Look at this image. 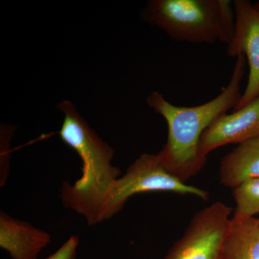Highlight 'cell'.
Here are the masks:
<instances>
[{"label": "cell", "instance_id": "obj_13", "mask_svg": "<svg viewBox=\"0 0 259 259\" xmlns=\"http://www.w3.org/2000/svg\"><path fill=\"white\" fill-rule=\"evenodd\" d=\"M254 5H255V8H256V9L258 10L259 11V2L258 3H257V4H255Z\"/></svg>", "mask_w": 259, "mask_h": 259}, {"label": "cell", "instance_id": "obj_8", "mask_svg": "<svg viewBox=\"0 0 259 259\" xmlns=\"http://www.w3.org/2000/svg\"><path fill=\"white\" fill-rule=\"evenodd\" d=\"M51 242L47 232L0 212V247L12 259H37Z\"/></svg>", "mask_w": 259, "mask_h": 259}, {"label": "cell", "instance_id": "obj_2", "mask_svg": "<svg viewBox=\"0 0 259 259\" xmlns=\"http://www.w3.org/2000/svg\"><path fill=\"white\" fill-rule=\"evenodd\" d=\"M64 113L61 139L82 162L81 176L74 184L65 182L59 194L63 205L86 219L89 226L100 223V215L112 187L121 175L112 165L113 149L90 127L69 101L61 102Z\"/></svg>", "mask_w": 259, "mask_h": 259}, {"label": "cell", "instance_id": "obj_10", "mask_svg": "<svg viewBox=\"0 0 259 259\" xmlns=\"http://www.w3.org/2000/svg\"><path fill=\"white\" fill-rule=\"evenodd\" d=\"M223 259H259V217L231 218Z\"/></svg>", "mask_w": 259, "mask_h": 259}, {"label": "cell", "instance_id": "obj_1", "mask_svg": "<svg viewBox=\"0 0 259 259\" xmlns=\"http://www.w3.org/2000/svg\"><path fill=\"white\" fill-rule=\"evenodd\" d=\"M245 62L243 54L237 56L228 84L215 98L203 105L176 106L158 92L148 97V106L161 115L168 125V139L158 156L167 169L182 182L187 183L205 165L207 158L201 156L199 150V141L205 130L220 115L234 109L241 100Z\"/></svg>", "mask_w": 259, "mask_h": 259}, {"label": "cell", "instance_id": "obj_5", "mask_svg": "<svg viewBox=\"0 0 259 259\" xmlns=\"http://www.w3.org/2000/svg\"><path fill=\"white\" fill-rule=\"evenodd\" d=\"M232 209L216 202L196 213L163 259H223Z\"/></svg>", "mask_w": 259, "mask_h": 259}, {"label": "cell", "instance_id": "obj_11", "mask_svg": "<svg viewBox=\"0 0 259 259\" xmlns=\"http://www.w3.org/2000/svg\"><path fill=\"white\" fill-rule=\"evenodd\" d=\"M236 202L234 216L255 217L259 214V178L243 182L233 190Z\"/></svg>", "mask_w": 259, "mask_h": 259}, {"label": "cell", "instance_id": "obj_9", "mask_svg": "<svg viewBox=\"0 0 259 259\" xmlns=\"http://www.w3.org/2000/svg\"><path fill=\"white\" fill-rule=\"evenodd\" d=\"M255 178H259V136L238 144L223 158L220 167L221 184L233 190Z\"/></svg>", "mask_w": 259, "mask_h": 259}, {"label": "cell", "instance_id": "obj_3", "mask_svg": "<svg viewBox=\"0 0 259 259\" xmlns=\"http://www.w3.org/2000/svg\"><path fill=\"white\" fill-rule=\"evenodd\" d=\"M143 16L178 41L228 45L233 38L220 0H152Z\"/></svg>", "mask_w": 259, "mask_h": 259}, {"label": "cell", "instance_id": "obj_12", "mask_svg": "<svg viewBox=\"0 0 259 259\" xmlns=\"http://www.w3.org/2000/svg\"><path fill=\"white\" fill-rule=\"evenodd\" d=\"M79 241V236L72 235L59 249L46 259H76Z\"/></svg>", "mask_w": 259, "mask_h": 259}, {"label": "cell", "instance_id": "obj_6", "mask_svg": "<svg viewBox=\"0 0 259 259\" xmlns=\"http://www.w3.org/2000/svg\"><path fill=\"white\" fill-rule=\"evenodd\" d=\"M236 24L234 34L227 47V55L245 56L249 67L248 83L234 110L259 97V11L247 0L233 2Z\"/></svg>", "mask_w": 259, "mask_h": 259}, {"label": "cell", "instance_id": "obj_7", "mask_svg": "<svg viewBox=\"0 0 259 259\" xmlns=\"http://www.w3.org/2000/svg\"><path fill=\"white\" fill-rule=\"evenodd\" d=\"M259 136V97L213 121L199 141V153L207 158L214 150L228 144H241Z\"/></svg>", "mask_w": 259, "mask_h": 259}, {"label": "cell", "instance_id": "obj_4", "mask_svg": "<svg viewBox=\"0 0 259 259\" xmlns=\"http://www.w3.org/2000/svg\"><path fill=\"white\" fill-rule=\"evenodd\" d=\"M150 192L192 195L205 201L209 198L207 191L188 185L172 175L158 153H144L115 182L102 209L100 223L113 218L133 196Z\"/></svg>", "mask_w": 259, "mask_h": 259}]
</instances>
